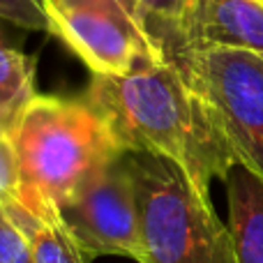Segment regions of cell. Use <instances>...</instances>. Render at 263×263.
<instances>
[{"instance_id": "obj_1", "label": "cell", "mask_w": 263, "mask_h": 263, "mask_svg": "<svg viewBox=\"0 0 263 263\" xmlns=\"http://www.w3.org/2000/svg\"><path fill=\"white\" fill-rule=\"evenodd\" d=\"M83 100L123 153L168 159L205 196L238 164L215 111L168 58L143 60L127 77H92Z\"/></svg>"}, {"instance_id": "obj_6", "label": "cell", "mask_w": 263, "mask_h": 263, "mask_svg": "<svg viewBox=\"0 0 263 263\" xmlns=\"http://www.w3.org/2000/svg\"><path fill=\"white\" fill-rule=\"evenodd\" d=\"M51 35L83 60L92 77H127L136 65L166 58L155 37L123 7L102 0H44Z\"/></svg>"}, {"instance_id": "obj_12", "label": "cell", "mask_w": 263, "mask_h": 263, "mask_svg": "<svg viewBox=\"0 0 263 263\" xmlns=\"http://www.w3.org/2000/svg\"><path fill=\"white\" fill-rule=\"evenodd\" d=\"M0 21L23 30L51 32L44 0H0Z\"/></svg>"}, {"instance_id": "obj_8", "label": "cell", "mask_w": 263, "mask_h": 263, "mask_svg": "<svg viewBox=\"0 0 263 263\" xmlns=\"http://www.w3.org/2000/svg\"><path fill=\"white\" fill-rule=\"evenodd\" d=\"M224 182L238 263H263V182L240 164Z\"/></svg>"}, {"instance_id": "obj_15", "label": "cell", "mask_w": 263, "mask_h": 263, "mask_svg": "<svg viewBox=\"0 0 263 263\" xmlns=\"http://www.w3.org/2000/svg\"><path fill=\"white\" fill-rule=\"evenodd\" d=\"M102 3H114V5H118V7H123L125 12H129L132 16H134L136 21H139L141 26L148 30V18H145V12H143V5H141V0H102Z\"/></svg>"}, {"instance_id": "obj_4", "label": "cell", "mask_w": 263, "mask_h": 263, "mask_svg": "<svg viewBox=\"0 0 263 263\" xmlns=\"http://www.w3.org/2000/svg\"><path fill=\"white\" fill-rule=\"evenodd\" d=\"M164 55L215 111L236 162L263 182V58L219 46Z\"/></svg>"}, {"instance_id": "obj_3", "label": "cell", "mask_w": 263, "mask_h": 263, "mask_svg": "<svg viewBox=\"0 0 263 263\" xmlns=\"http://www.w3.org/2000/svg\"><path fill=\"white\" fill-rule=\"evenodd\" d=\"M136 187L141 263H238L236 240L210 196L173 162L127 153Z\"/></svg>"}, {"instance_id": "obj_10", "label": "cell", "mask_w": 263, "mask_h": 263, "mask_svg": "<svg viewBox=\"0 0 263 263\" xmlns=\"http://www.w3.org/2000/svg\"><path fill=\"white\" fill-rule=\"evenodd\" d=\"M35 95V60L9 40L0 21V106L16 116Z\"/></svg>"}, {"instance_id": "obj_2", "label": "cell", "mask_w": 263, "mask_h": 263, "mask_svg": "<svg viewBox=\"0 0 263 263\" xmlns=\"http://www.w3.org/2000/svg\"><path fill=\"white\" fill-rule=\"evenodd\" d=\"M9 132L21 166V203L37 215L58 210L92 171L123 155L86 100L35 95Z\"/></svg>"}, {"instance_id": "obj_17", "label": "cell", "mask_w": 263, "mask_h": 263, "mask_svg": "<svg viewBox=\"0 0 263 263\" xmlns=\"http://www.w3.org/2000/svg\"><path fill=\"white\" fill-rule=\"evenodd\" d=\"M259 3H263V0H259Z\"/></svg>"}, {"instance_id": "obj_13", "label": "cell", "mask_w": 263, "mask_h": 263, "mask_svg": "<svg viewBox=\"0 0 263 263\" xmlns=\"http://www.w3.org/2000/svg\"><path fill=\"white\" fill-rule=\"evenodd\" d=\"M190 0H141L145 18H148V30L159 44L164 35L180 21Z\"/></svg>"}, {"instance_id": "obj_16", "label": "cell", "mask_w": 263, "mask_h": 263, "mask_svg": "<svg viewBox=\"0 0 263 263\" xmlns=\"http://www.w3.org/2000/svg\"><path fill=\"white\" fill-rule=\"evenodd\" d=\"M14 118H16V116L7 114V111H5L3 106H0V123H3V125H12V123H14Z\"/></svg>"}, {"instance_id": "obj_14", "label": "cell", "mask_w": 263, "mask_h": 263, "mask_svg": "<svg viewBox=\"0 0 263 263\" xmlns=\"http://www.w3.org/2000/svg\"><path fill=\"white\" fill-rule=\"evenodd\" d=\"M0 263H35L28 240L0 205Z\"/></svg>"}, {"instance_id": "obj_11", "label": "cell", "mask_w": 263, "mask_h": 263, "mask_svg": "<svg viewBox=\"0 0 263 263\" xmlns=\"http://www.w3.org/2000/svg\"><path fill=\"white\" fill-rule=\"evenodd\" d=\"M12 125L0 123V205L7 208L12 203H21V166L14 145Z\"/></svg>"}, {"instance_id": "obj_9", "label": "cell", "mask_w": 263, "mask_h": 263, "mask_svg": "<svg viewBox=\"0 0 263 263\" xmlns=\"http://www.w3.org/2000/svg\"><path fill=\"white\" fill-rule=\"evenodd\" d=\"M5 213L28 240L35 263H88L55 208L37 215L23 203H12Z\"/></svg>"}, {"instance_id": "obj_5", "label": "cell", "mask_w": 263, "mask_h": 263, "mask_svg": "<svg viewBox=\"0 0 263 263\" xmlns=\"http://www.w3.org/2000/svg\"><path fill=\"white\" fill-rule=\"evenodd\" d=\"M58 215L88 263L106 254L141 263L139 205L127 153L92 171L58 205Z\"/></svg>"}, {"instance_id": "obj_7", "label": "cell", "mask_w": 263, "mask_h": 263, "mask_svg": "<svg viewBox=\"0 0 263 263\" xmlns=\"http://www.w3.org/2000/svg\"><path fill=\"white\" fill-rule=\"evenodd\" d=\"M240 49L263 58V3L190 0L180 21L159 40V49Z\"/></svg>"}]
</instances>
